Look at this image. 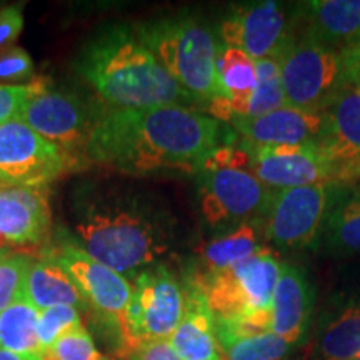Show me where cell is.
<instances>
[{
  "mask_svg": "<svg viewBox=\"0 0 360 360\" xmlns=\"http://www.w3.org/2000/svg\"><path fill=\"white\" fill-rule=\"evenodd\" d=\"M215 119L182 105L98 110L85 154L129 175L199 172L219 147Z\"/></svg>",
  "mask_w": 360,
  "mask_h": 360,
  "instance_id": "1",
  "label": "cell"
},
{
  "mask_svg": "<svg viewBox=\"0 0 360 360\" xmlns=\"http://www.w3.org/2000/svg\"><path fill=\"white\" fill-rule=\"evenodd\" d=\"M77 69L110 109L197 103L125 27H112L90 40L77 58Z\"/></svg>",
  "mask_w": 360,
  "mask_h": 360,
  "instance_id": "2",
  "label": "cell"
},
{
  "mask_svg": "<svg viewBox=\"0 0 360 360\" xmlns=\"http://www.w3.org/2000/svg\"><path fill=\"white\" fill-rule=\"evenodd\" d=\"M84 250L117 274H134L167 250L160 227L139 207L119 200H89L79 210Z\"/></svg>",
  "mask_w": 360,
  "mask_h": 360,
  "instance_id": "3",
  "label": "cell"
},
{
  "mask_svg": "<svg viewBox=\"0 0 360 360\" xmlns=\"http://www.w3.org/2000/svg\"><path fill=\"white\" fill-rule=\"evenodd\" d=\"M135 37L197 102L227 98L219 77L217 44L199 20L172 17L148 22L139 27Z\"/></svg>",
  "mask_w": 360,
  "mask_h": 360,
  "instance_id": "4",
  "label": "cell"
},
{
  "mask_svg": "<svg viewBox=\"0 0 360 360\" xmlns=\"http://www.w3.org/2000/svg\"><path fill=\"white\" fill-rule=\"evenodd\" d=\"M281 267L276 252L262 245L242 262L214 276L193 277L192 283L205 295L215 321L244 332H267Z\"/></svg>",
  "mask_w": 360,
  "mask_h": 360,
  "instance_id": "5",
  "label": "cell"
},
{
  "mask_svg": "<svg viewBox=\"0 0 360 360\" xmlns=\"http://www.w3.org/2000/svg\"><path fill=\"white\" fill-rule=\"evenodd\" d=\"M184 312L186 290L165 265L139 272L119 328L117 355L120 357L141 342L169 340Z\"/></svg>",
  "mask_w": 360,
  "mask_h": 360,
  "instance_id": "6",
  "label": "cell"
},
{
  "mask_svg": "<svg viewBox=\"0 0 360 360\" xmlns=\"http://www.w3.org/2000/svg\"><path fill=\"white\" fill-rule=\"evenodd\" d=\"M281 80L287 105L322 112L344 89L339 52L305 34L302 39H287L277 53Z\"/></svg>",
  "mask_w": 360,
  "mask_h": 360,
  "instance_id": "7",
  "label": "cell"
},
{
  "mask_svg": "<svg viewBox=\"0 0 360 360\" xmlns=\"http://www.w3.org/2000/svg\"><path fill=\"white\" fill-rule=\"evenodd\" d=\"M330 200V184L274 191L262 214L264 236L282 249H307L319 237Z\"/></svg>",
  "mask_w": 360,
  "mask_h": 360,
  "instance_id": "8",
  "label": "cell"
},
{
  "mask_svg": "<svg viewBox=\"0 0 360 360\" xmlns=\"http://www.w3.org/2000/svg\"><path fill=\"white\" fill-rule=\"evenodd\" d=\"M70 160L17 119L0 124V182L7 187H47Z\"/></svg>",
  "mask_w": 360,
  "mask_h": 360,
  "instance_id": "9",
  "label": "cell"
},
{
  "mask_svg": "<svg viewBox=\"0 0 360 360\" xmlns=\"http://www.w3.org/2000/svg\"><path fill=\"white\" fill-rule=\"evenodd\" d=\"M45 257L52 259L69 274L87 307L114 328L119 339L120 323L132 295V283L70 242L56 245Z\"/></svg>",
  "mask_w": 360,
  "mask_h": 360,
  "instance_id": "10",
  "label": "cell"
},
{
  "mask_svg": "<svg viewBox=\"0 0 360 360\" xmlns=\"http://www.w3.org/2000/svg\"><path fill=\"white\" fill-rule=\"evenodd\" d=\"M199 172L200 210L214 227L262 215L272 197V188L265 187L247 169L204 162Z\"/></svg>",
  "mask_w": 360,
  "mask_h": 360,
  "instance_id": "11",
  "label": "cell"
},
{
  "mask_svg": "<svg viewBox=\"0 0 360 360\" xmlns=\"http://www.w3.org/2000/svg\"><path fill=\"white\" fill-rule=\"evenodd\" d=\"M322 114L323 132L317 143L328 164V184L360 186V89L345 85Z\"/></svg>",
  "mask_w": 360,
  "mask_h": 360,
  "instance_id": "12",
  "label": "cell"
},
{
  "mask_svg": "<svg viewBox=\"0 0 360 360\" xmlns=\"http://www.w3.org/2000/svg\"><path fill=\"white\" fill-rule=\"evenodd\" d=\"M96 117L77 96L51 90L49 85L35 94L19 114L20 120L69 160L79 148L85 154Z\"/></svg>",
  "mask_w": 360,
  "mask_h": 360,
  "instance_id": "13",
  "label": "cell"
},
{
  "mask_svg": "<svg viewBox=\"0 0 360 360\" xmlns=\"http://www.w3.org/2000/svg\"><path fill=\"white\" fill-rule=\"evenodd\" d=\"M249 155L247 170L272 191L328 184V164L317 142L299 146H252L242 141Z\"/></svg>",
  "mask_w": 360,
  "mask_h": 360,
  "instance_id": "14",
  "label": "cell"
},
{
  "mask_svg": "<svg viewBox=\"0 0 360 360\" xmlns=\"http://www.w3.org/2000/svg\"><path fill=\"white\" fill-rule=\"evenodd\" d=\"M227 47L244 51L252 60L277 56L287 42V17L281 4L254 2L236 7L220 25Z\"/></svg>",
  "mask_w": 360,
  "mask_h": 360,
  "instance_id": "15",
  "label": "cell"
},
{
  "mask_svg": "<svg viewBox=\"0 0 360 360\" xmlns=\"http://www.w3.org/2000/svg\"><path fill=\"white\" fill-rule=\"evenodd\" d=\"M232 124L242 141L252 146H299L321 139L323 114L283 105L254 119H236Z\"/></svg>",
  "mask_w": 360,
  "mask_h": 360,
  "instance_id": "16",
  "label": "cell"
},
{
  "mask_svg": "<svg viewBox=\"0 0 360 360\" xmlns=\"http://www.w3.org/2000/svg\"><path fill=\"white\" fill-rule=\"evenodd\" d=\"M47 187L0 188V237L11 244H37L49 232Z\"/></svg>",
  "mask_w": 360,
  "mask_h": 360,
  "instance_id": "17",
  "label": "cell"
},
{
  "mask_svg": "<svg viewBox=\"0 0 360 360\" xmlns=\"http://www.w3.org/2000/svg\"><path fill=\"white\" fill-rule=\"evenodd\" d=\"M312 305V289L302 270L297 265L282 264L272 295L270 332L295 345L307 328Z\"/></svg>",
  "mask_w": 360,
  "mask_h": 360,
  "instance_id": "18",
  "label": "cell"
},
{
  "mask_svg": "<svg viewBox=\"0 0 360 360\" xmlns=\"http://www.w3.org/2000/svg\"><path fill=\"white\" fill-rule=\"evenodd\" d=\"M169 342L180 360H224L214 314L205 295L193 283L186 290V312Z\"/></svg>",
  "mask_w": 360,
  "mask_h": 360,
  "instance_id": "19",
  "label": "cell"
},
{
  "mask_svg": "<svg viewBox=\"0 0 360 360\" xmlns=\"http://www.w3.org/2000/svg\"><path fill=\"white\" fill-rule=\"evenodd\" d=\"M307 35L327 47L360 42V0H315L305 6Z\"/></svg>",
  "mask_w": 360,
  "mask_h": 360,
  "instance_id": "20",
  "label": "cell"
},
{
  "mask_svg": "<svg viewBox=\"0 0 360 360\" xmlns=\"http://www.w3.org/2000/svg\"><path fill=\"white\" fill-rule=\"evenodd\" d=\"M25 299L39 312L56 305H70L75 309L87 307L69 274L49 257L32 260L27 274Z\"/></svg>",
  "mask_w": 360,
  "mask_h": 360,
  "instance_id": "21",
  "label": "cell"
},
{
  "mask_svg": "<svg viewBox=\"0 0 360 360\" xmlns=\"http://www.w3.org/2000/svg\"><path fill=\"white\" fill-rule=\"evenodd\" d=\"M215 335L224 360H283L294 345L274 332H244L215 321Z\"/></svg>",
  "mask_w": 360,
  "mask_h": 360,
  "instance_id": "22",
  "label": "cell"
},
{
  "mask_svg": "<svg viewBox=\"0 0 360 360\" xmlns=\"http://www.w3.org/2000/svg\"><path fill=\"white\" fill-rule=\"evenodd\" d=\"M39 310L27 299H19L0 312V349L25 360H42L45 350L37 335Z\"/></svg>",
  "mask_w": 360,
  "mask_h": 360,
  "instance_id": "23",
  "label": "cell"
},
{
  "mask_svg": "<svg viewBox=\"0 0 360 360\" xmlns=\"http://www.w3.org/2000/svg\"><path fill=\"white\" fill-rule=\"evenodd\" d=\"M259 233L252 224H240L232 232L207 242L200 249L199 272L195 277H209L242 262L260 249Z\"/></svg>",
  "mask_w": 360,
  "mask_h": 360,
  "instance_id": "24",
  "label": "cell"
},
{
  "mask_svg": "<svg viewBox=\"0 0 360 360\" xmlns=\"http://www.w3.org/2000/svg\"><path fill=\"white\" fill-rule=\"evenodd\" d=\"M219 77L227 94L229 109L232 120L245 115L247 102L257 85L255 62L244 51L237 47H227L219 52L217 57Z\"/></svg>",
  "mask_w": 360,
  "mask_h": 360,
  "instance_id": "25",
  "label": "cell"
},
{
  "mask_svg": "<svg viewBox=\"0 0 360 360\" xmlns=\"http://www.w3.org/2000/svg\"><path fill=\"white\" fill-rule=\"evenodd\" d=\"M323 240L330 252L360 254V186L328 210Z\"/></svg>",
  "mask_w": 360,
  "mask_h": 360,
  "instance_id": "26",
  "label": "cell"
},
{
  "mask_svg": "<svg viewBox=\"0 0 360 360\" xmlns=\"http://www.w3.org/2000/svg\"><path fill=\"white\" fill-rule=\"evenodd\" d=\"M319 349L323 360H350L360 354V300L328 321L319 337Z\"/></svg>",
  "mask_w": 360,
  "mask_h": 360,
  "instance_id": "27",
  "label": "cell"
},
{
  "mask_svg": "<svg viewBox=\"0 0 360 360\" xmlns=\"http://www.w3.org/2000/svg\"><path fill=\"white\" fill-rule=\"evenodd\" d=\"M255 75L257 85L247 102L245 115L240 119H254L287 105L277 56L255 60Z\"/></svg>",
  "mask_w": 360,
  "mask_h": 360,
  "instance_id": "28",
  "label": "cell"
},
{
  "mask_svg": "<svg viewBox=\"0 0 360 360\" xmlns=\"http://www.w3.org/2000/svg\"><path fill=\"white\" fill-rule=\"evenodd\" d=\"M32 257L8 252L0 259V312L19 299H25V282Z\"/></svg>",
  "mask_w": 360,
  "mask_h": 360,
  "instance_id": "29",
  "label": "cell"
},
{
  "mask_svg": "<svg viewBox=\"0 0 360 360\" xmlns=\"http://www.w3.org/2000/svg\"><path fill=\"white\" fill-rule=\"evenodd\" d=\"M84 326L80 310L70 305H56V307L40 310L37 317V335L44 350L51 349L58 337L72 328Z\"/></svg>",
  "mask_w": 360,
  "mask_h": 360,
  "instance_id": "30",
  "label": "cell"
},
{
  "mask_svg": "<svg viewBox=\"0 0 360 360\" xmlns=\"http://www.w3.org/2000/svg\"><path fill=\"white\" fill-rule=\"evenodd\" d=\"M56 360H103L92 335L84 326L72 328L47 349Z\"/></svg>",
  "mask_w": 360,
  "mask_h": 360,
  "instance_id": "31",
  "label": "cell"
},
{
  "mask_svg": "<svg viewBox=\"0 0 360 360\" xmlns=\"http://www.w3.org/2000/svg\"><path fill=\"white\" fill-rule=\"evenodd\" d=\"M45 87L47 82L44 79H35L25 85L0 84V124L17 119L25 103Z\"/></svg>",
  "mask_w": 360,
  "mask_h": 360,
  "instance_id": "32",
  "label": "cell"
},
{
  "mask_svg": "<svg viewBox=\"0 0 360 360\" xmlns=\"http://www.w3.org/2000/svg\"><path fill=\"white\" fill-rule=\"evenodd\" d=\"M32 74L34 62L24 49L8 47L0 52V80H24Z\"/></svg>",
  "mask_w": 360,
  "mask_h": 360,
  "instance_id": "33",
  "label": "cell"
},
{
  "mask_svg": "<svg viewBox=\"0 0 360 360\" xmlns=\"http://www.w3.org/2000/svg\"><path fill=\"white\" fill-rule=\"evenodd\" d=\"M124 360H180L169 340H147L120 355Z\"/></svg>",
  "mask_w": 360,
  "mask_h": 360,
  "instance_id": "34",
  "label": "cell"
},
{
  "mask_svg": "<svg viewBox=\"0 0 360 360\" xmlns=\"http://www.w3.org/2000/svg\"><path fill=\"white\" fill-rule=\"evenodd\" d=\"M24 29V13L17 6L0 8V51L15 42Z\"/></svg>",
  "mask_w": 360,
  "mask_h": 360,
  "instance_id": "35",
  "label": "cell"
},
{
  "mask_svg": "<svg viewBox=\"0 0 360 360\" xmlns=\"http://www.w3.org/2000/svg\"><path fill=\"white\" fill-rule=\"evenodd\" d=\"M339 57L345 84L360 89V42L340 49Z\"/></svg>",
  "mask_w": 360,
  "mask_h": 360,
  "instance_id": "36",
  "label": "cell"
},
{
  "mask_svg": "<svg viewBox=\"0 0 360 360\" xmlns=\"http://www.w3.org/2000/svg\"><path fill=\"white\" fill-rule=\"evenodd\" d=\"M0 360H25V359H22L20 355L13 352H8L6 349H0Z\"/></svg>",
  "mask_w": 360,
  "mask_h": 360,
  "instance_id": "37",
  "label": "cell"
},
{
  "mask_svg": "<svg viewBox=\"0 0 360 360\" xmlns=\"http://www.w3.org/2000/svg\"><path fill=\"white\" fill-rule=\"evenodd\" d=\"M8 245H11V242L6 240L4 237H0V259L4 257V255H7L11 249H8Z\"/></svg>",
  "mask_w": 360,
  "mask_h": 360,
  "instance_id": "38",
  "label": "cell"
},
{
  "mask_svg": "<svg viewBox=\"0 0 360 360\" xmlns=\"http://www.w3.org/2000/svg\"><path fill=\"white\" fill-rule=\"evenodd\" d=\"M103 360H119V359H115V357H107V355H105V357H103Z\"/></svg>",
  "mask_w": 360,
  "mask_h": 360,
  "instance_id": "39",
  "label": "cell"
},
{
  "mask_svg": "<svg viewBox=\"0 0 360 360\" xmlns=\"http://www.w3.org/2000/svg\"><path fill=\"white\" fill-rule=\"evenodd\" d=\"M350 360H360V354H359V355H355V357H354V359H350Z\"/></svg>",
  "mask_w": 360,
  "mask_h": 360,
  "instance_id": "40",
  "label": "cell"
},
{
  "mask_svg": "<svg viewBox=\"0 0 360 360\" xmlns=\"http://www.w3.org/2000/svg\"><path fill=\"white\" fill-rule=\"evenodd\" d=\"M2 187H7V186H4V184H2V182H0V188H2Z\"/></svg>",
  "mask_w": 360,
  "mask_h": 360,
  "instance_id": "41",
  "label": "cell"
}]
</instances>
